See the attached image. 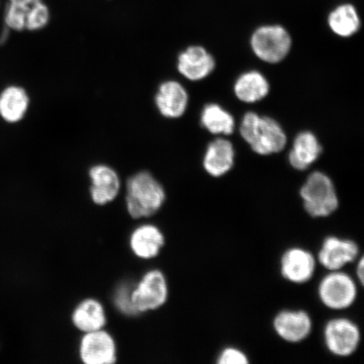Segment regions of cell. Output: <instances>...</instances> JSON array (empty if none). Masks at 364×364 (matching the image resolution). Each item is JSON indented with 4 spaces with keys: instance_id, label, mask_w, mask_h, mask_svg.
Listing matches in <instances>:
<instances>
[{
    "instance_id": "cell-17",
    "label": "cell",
    "mask_w": 364,
    "mask_h": 364,
    "mask_svg": "<svg viewBox=\"0 0 364 364\" xmlns=\"http://www.w3.org/2000/svg\"><path fill=\"white\" fill-rule=\"evenodd\" d=\"M165 236L154 225H140L130 235L129 245L136 257L144 260L156 257L165 245Z\"/></svg>"
},
{
    "instance_id": "cell-4",
    "label": "cell",
    "mask_w": 364,
    "mask_h": 364,
    "mask_svg": "<svg viewBox=\"0 0 364 364\" xmlns=\"http://www.w3.org/2000/svg\"><path fill=\"white\" fill-rule=\"evenodd\" d=\"M317 294L326 308L334 311H346L356 302L358 282L343 270L329 271L318 283Z\"/></svg>"
},
{
    "instance_id": "cell-9",
    "label": "cell",
    "mask_w": 364,
    "mask_h": 364,
    "mask_svg": "<svg viewBox=\"0 0 364 364\" xmlns=\"http://www.w3.org/2000/svg\"><path fill=\"white\" fill-rule=\"evenodd\" d=\"M317 263L316 257L309 250L291 247L282 255L280 273L291 284H304L313 279Z\"/></svg>"
},
{
    "instance_id": "cell-8",
    "label": "cell",
    "mask_w": 364,
    "mask_h": 364,
    "mask_svg": "<svg viewBox=\"0 0 364 364\" xmlns=\"http://www.w3.org/2000/svg\"><path fill=\"white\" fill-rule=\"evenodd\" d=\"M358 243L350 239L329 235L323 240L317 254V262L327 271L343 270L360 257Z\"/></svg>"
},
{
    "instance_id": "cell-20",
    "label": "cell",
    "mask_w": 364,
    "mask_h": 364,
    "mask_svg": "<svg viewBox=\"0 0 364 364\" xmlns=\"http://www.w3.org/2000/svg\"><path fill=\"white\" fill-rule=\"evenodd\" d=\"M234 91L240 101L255 103L267 97L270 91V85L262 73L250 70L244 73L235 81Z\"/></svg>"
},
{
    "instance_id": "cell-11",
    "label": "cell",
    "mask_w": 364,
    "mask_h": 364,
    "mask_svg": "<svg viewBox=\"0 0 364 364\" xmlns=\"http://www.w3.org/2000/svg\"><path fill=\"white\" fill-rule=\"evenodd\" d=\"M79 353L85 364H112L117 361L115 340L103 329L87 332L80 341Z\"/></svg>"
},
{
    "instance_id": "cell-7",
    "label": "cell",
    "mask_w": 364,
    "mask_h": 364,
    "mask_svg": "<svg viewBox=\"0 0 364 364\" xmlns=\"http://www.w3.org/2000/svg\"><path fill=\"white\" fill-rule=\"evenodd\" d=\"M169 287L161 271L145 273L131 291V301L136 314L156 311L167 301Z\"/></svg>"
},
{
    "instance_id": "cell-15",
    "label": "cell",
    "mask_w": 364,
    "mask_h": 364,
    "mask_svg": "<svg viewBox=\"0 0 364 364\" xmlns=\"http://www.w3.org/2000/svg\"><path fill=\"white\" fill-rule=\"evenodd\" d=\"M30 106V95L22 86L10 85L0 91V119L7 124H20L25 119Z\"/></svg>"
},
{
    "instance_id": "cell-5",
    "label": "cell",
    "mask_w": 364,
    "mask_h": 364,
    "mask_svg": "<svg viewBox=\"0 0 364 364\" xmlns=\"http://www.w3.org/2000/svg\"><path fill=\"white\" fill-rule=\"evenodd\" d=\"M250 47L255 55L263 62L277 63L288 56L292 39L284 26H262L254 31L250 38Z\"/></svg>"
},
{
    "instance_id": "cell-13",
    "label": "cell",
    "mask_w": 364,
    "mask_h": 364,
    "mask_svg": "<svg viewBox=\"0 0 364 364\" xmlns=\"http://www.w3.org/2000/svg\"><path fill=\"white\" fill-rule=\"evenodd\" d=\"M90 194L93 203L104 206L116 199L121 190V179L115 169L97 164L89 170Z\"/></svg>"
},
{
    "instance_id": "cell-19",
    "label": "cell",
    "mask_w": 364,
    "mask_h": 364,
    "mask_svg": "<svg viewBox=\"0 0 364 364\" xmlns=\"http://www.w3.org/2000/svg\"><path fill=\"white\" fill-rule=\"evenodd\" d=\"M73 324L84 333L102 330L107 324V315L102 304L95 299L81 301L72 314Z\"/></svg>"
},
{
    "instance_id": "cell-21",
    "label": "cell",
    "mask_w": 364,
    "mask_h": 364,
    "mask_svg": "<svg viewBox=\"0 0 364 364\" xmlns=\"http://www.w3.org/2000/svg\"><path fill=\"white\" fill-rule=\"evenodd\" d=\"M329 27L336 35L341 38H350L360 29L361 21L353 4H343L334 9L329 14Z\"/></svg>"
},
{
    "instance_id": "cell-22",
    "label": "cell",
    "mask_w": 364,
    "mask_h": 364,
    "mask_svg": "<svg viewBox=\"0 0 364 364\" xmlns=\"http://www.w3.org/2000/svg\"><path fill=\"white\" fill-rule=\"evenodd\" d=\"M200 122L203 129L215 135H230L235 127V118L216 103L206 105L203 109Z\"/></svg>"
},
{
    "instance_id": "cell-1",
    "label": "cell",
    "mask_w": 364,
    "mask_h": 364,
    "mask_svg": "<svg viewBox=\"0 0 364 364\" xmlns=\"http://www.w3.org/2000/svg\"><path fill=\"white\" fill-rule=\"evenodd\" d=\"M166 198L165 188L149 171L136 172L126 182V206L135 220L156 215Z\"/></svg>"
},
{
    "instance_id": "cell-25",
    "label": "cell",
    "mask_w": 364,
    "mask_h": 364,
    "mask_svg": "<svg viewBox=\"0 0 364 364\" xmlns=\"http://www.w3.org/2000/svg\"><path fill=\"white\" fill-rule=\"evenodd\" d=\"M218 364H247L249 358L242 350L228 347L222 350L217 358Z\"/></svg>"
},
{
    "instance_id": "cell-10",
    "label": "cell",
    "mask_w": 364,
    "mask_h": 364,
    "mask_svg": "<svg viewBox=\"0 0 364 364\" xmlns=\"http://www.w3.org/2000/svg\"><path fill=\"white\" fill-rule=\"evenodd\" d=\"M273 330L286 343H302L311 336L313 321L309 313L304 309H284L273 318Z\"/></svg>"
},
{
    "instance_id": "cell-6",
    "label": "cell",
    "mask_w": 364,
    "mask_h": 364,
    "mask_svg": "<svg viewBox=\"0 0 364 364\" xmlns=\"http://www.w3.org/2000/svg\"><path fill=\"white\" fill-rule=\"evenodd\" d=\"M361 331L347 317H336L326 323L323 338L327 351L338 358L351 357L361 343Z\"/></svg>"
},
{
    "instance_id": "cell-24",
    "label": "cell",
    "mask_w": 364,
    "mask_h": 364,
    "mask_svg": "<svg viewBox=\"0 0 364 364\" xmlns=\"http://www.w3.org/2000/svg\"><path fill=\"white\" fill-rule=\"evenodd\" d=\"M133 289L129 284H122L117 287L114 294V304L118 311L126 316L138 315L131 301V291Z\"/></svg>"
},
{
    "instance_id": "cell-23",
    "label": "cell",
    "mask_w": 364,
    "mask_h": 364,
    "mask_svg": "<svg viewBox=\"0 0 364 364\" xmlns=\"http://www.w3.org/2000/svg\"><path fill=\"white\" fill-rule=\"evenodd\" d=\"M50 21V11L47 4L42 1L36 3L27 14L26 31L35 33L45 28Z\"/></svg>"
},
{
    "instance_id": "cell-3",
    "label": "cell",
    "mask_w": 364,
    "mask_h": 364,
    "mask_svg": "<svg viewBox=\"0 0 364 364\" xmlns=\"http://www.w3.org/2000/svg\"><path fill=\"white\" fill-rule=\"evenodd\" d=\"M304 210L315 218L330 217L339 208V198L331 177L321 171L309 174L299 190Z\"/></svg>"
},
{
    "instance_id": "cell-26",
    "label": "cell",
    "mask_w": 364,
    "mask_h": 364,
    "mask_svg": "<svg viewBox=\"0 0 364 364\" xmlns=\"http://www.w3.org/2000/svg\"><path fill=\"white\" fill-rule=\"evenodd\" d=\"M356 280L358 284L363 286L364 283V260L363 257L360 256L356 261Z\"/></svg>"
},
{
    "instance_id": "cell-16",
    "label": "cell",
    "mask_w": 364,
    "mask_h": 364,
    "mask_svg": "<svg viewBox=\"0 0 364 364\" xmlns=\"http://www.w3.org/2000/svg\"><path fill=\"white\" fill-rule=\"evenodd\" d=\"M235 152L230 140L218 138L208 144L205 152L203 166L205 171L213 177L227 174L235 164Z\"/></svg>"
},
{
    "instance_id": "cell-2",
    "label": "cell",
    "mask_w": 364,
    "mask_h": 364,
    "mask_svg": "<svg viewBox=\"0 0 364 364\" xmlns=\"http://www.w3.org/2000/svg\"><path fill=\"white\" fill-rule=\"evenodd\" d=\"M240 133L255 153L270 156L284 150L287 135L282 126L270 117L249 112L240 122Z\"/></svg>"
},
{
    "instance_id": "cell-12",
    "label": "cell",
    "mask_w": 364,
    "mask_h": 364,
    "mask_svg": "<svg viewBox=\"0 0 364 364\" xmlns=\"http://www.w3.org/2000/svg\"><path fill=\"white\" fill-rule=\"evenodd\" d=\"M189 95L183 85L174 80H168L159 85L154 105L157 111L166 119H178L188 110Z\"/></svg>"
},
{
    "instance_id": "cell-18",
    "label": "cell",
    "mask_w": 364,
    "mask_h": 364,
    "mask_svg": "<svg viewBox=\"0 0 364 364\" xmlns=\"http://www.w3.org/2000/svg\"><path fill=\"white\" fill-rule=\"evenodd\" d=\"M321 152L322 147L317 136L312 132L304 131L294 140L289 161L294 169L306 171L317 161Z\"/></svg>"
},
{
    "instance_id": "cell-14",
    "label": "cell",
    "mask_w": 364,
    "mask_h": 364,
    "mask_svg": "<svg viewBox=\"0 0 364 364\" xmlns=\"http://www.w3.org/2000/svg\"><path fill=\"white\" fill-rule=\"evenodd\" d=\"M215 66V58L201 46H190L177 57V70L190 81L207 78Z\"/></svg>"
}]
</instances>
